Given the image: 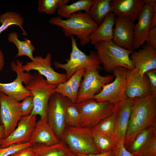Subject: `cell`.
I'll return each instance as SVG.
<instances>
[{"instance_id": "6da1fadb", "label": "cell", "mask_w": 156, "mask_h": 156, "mask_svg": "<svg viewBox=\"0 0 156 156\" xmlns=\"http://www.w3.org/2000/svg\"><path fill=\"white\" fill-rule=\"evenodd\" d=\"M156 126V94L134 100L124 142L126 149L148 127Z\"/></svg>"}, {"instance_id": "7a4b0ae2", "label": "cell", "mask_w": 156, "mask_h": 156, "mask_svg": "<svg viewBox=\"0 0 156 156\" xmlns=\"http://www.w3.org/2000/svg\"><path fill=\"white\" fill-rule=\"evenodd\" d=\"M49 22L61 27L65 37L76 36L82 46L90 42V35L98 26L88 13L80 11L72 14L69 18L65 20L58 16L52 17Z\"/></svg>"}, {"instance_id": "3957f363", "label": "cell", "mask_w": 156, "mask_h": 156, "mask_svg": "<svg viewBox=\"0 0 156 156\" xmlns=\"http://www.w3.org/2000/svg\"><path fill=\"white\" fill-rule=\"evenodd\" d=\"M94 46L100 63L107 72H113L118 67L132 70L135 69L130 57L133 51L118 46L112 40L101 41Z\"/></svg>"}, {"instance_id": "277c9868", "label": "cell", "mask_w": 156, "mask_h": 156, "mask_svg": "<svg viewBox=\"0 0 156 156\" xmlns=\"http://www.w3.org/2000/svg\"><path fill=\"white\" fill-rule=\"evenodd\" d=\"M70 37L72 50L70 58L66 60L67 62L65 64L54 61L53 64L55 68L65 70L68 80L79 69H83L84 71H87L100 69V63L96 51H91L89 55H86L78 47L76 39L74 36H71Z\"/></svg>"}, {"instance_id": "5b68a950", "label": "cell", "mask_w": 156, "mask_h": 156, "mask_svg": "<svg viewBox=\"0 0 156 156\" xmlns=\"http://www.w3.org/2000/svg\"><path fill=\"white\" fill-rule=\"evenodd\" d=\"M61 140L74 153H101L96 145L90 129L81 126L66 127Z\"/></svg>"}, {"instance_id": "8992f818", "label": "cell", "mask_w": 156, "mask_h": 156, "mask_svg": "<svg viewBox=\"0 0 156 156\" xmlns=\"http://www.w3.org/2000/svg\"><path fill=\"white\" fill-rule=\"evenodd\" d=\"M33 78L25 87L31 92L33 98L34 108L30 115H39L47 119V109L49 99L55 92L57 86L47 82L38 72L33 74Z\"/></svg>"}, {"instance_id": "52a82bcc", "label": "cell", "mask_w": 156, "mask_h": 156, "mask_svg": "<svg viewBox=\"0 0 156 156\" xmlns=\"http://www.w3.org/2000/svg\"><path fill=\"white\" fill-rule=\"evenodd\" d=\"M81 115L80 126L92 129L101 121L114 112L116 105L108 102H99L89 99L75 103Z\"/></svg>"}, {"instance_id": "ba28073f", "label": "cell", "mask_w": 156, "mask_h": 156, "mask_svg": "<svg viewBox=\"0 0 156 156\" xmlns=\"http://www.w3.org/2000/svg\"><path fill=\"white\" fill-rule=\"evenodd\" d=\"M127 69L122 67L116 68L113 72L115 77L114 81L103 86L101 91L92 99L97 102H108L115 105L125 101L127 99L125 93Z\"/></svg>"}, {"instance_id": "9c48e42d", "label": "cell", "mask_w": 156, "mask_h": 156, "mask_svg": "<svg viewBox=\"0 0 156 156\" xmlns=\"http://www.w3.org/2000/svg\"><path fill=\"white\" fill-rule=\"evenodd\" d=\"M71 101L67 97L55 92L51 96L47 109V122L56 136L62 140L67 126L66 111Z\"/></svg>"}, {"instance_id": "30bf717a", "label": "cell", "mask_w": 156, "mask_h": 156, "mask_svg": "<svg viewBox=\"0 0 156 156\" xmlns=\"http://www.w3.org/2000/svg\"><path fill=\"white\" fill-rule=\"evenodd\" d=\"M23 61L17 60L16 62H11L10 66L12 70L16 74L15 79L12 82L7 83L0 82V91L10 96L18 102L26 97L32 96L30 92L23 85L27 84L33 79V75L29 72H24L23 70Z\"/></svg>"}, {"instance_id": "8fae6325", "label": "cell", "mask_w": 156, "mask_h": 156, "mask_svg": "<svg viewBox=\"0 0 156 156\" xmlns=\"http://www.w3.org/2000/svg\"><path fill=\"white\" fill-rule=\"evenodd\" d=\"M22 116L21 103L0 91V122L5 139L15 130Z\"/></svg>"}, {"instance_id": "7c38bea8", "label": "cell", "mask_w": 156, "mask_h": 156, "mask_svg": "<svg viewBox=\"0 0 156 156\" xmlns=\"http://www.w3.org/2000/svg\"><path fill=\"white\" fill-rule=\"evenodd\" d=\"M83 77V79L80 85L76 103L92 99L101 91L103 86L112 81L114 78L111 75H101L97 69L84 71Z\"/></svg>"}, {"instance_id": "4fadbf2b", "label": "cell", "mask_w": 156, "mask_h": 156, "mask_svg": "<svg viewBox=\"0 0 156 156\" xmlns=\"http://www.w3.org/2000/svg\"><path fill=\"white\" fill-rule=\"evenodd\" d=\"M51 57L50 53H47L44 58L41 55L36 56L34 60L23 65V70L26 72L32 70L37 71L45 77L48 83L52 85L57 86L66 82L68 79L66 74L57 73L51 67Z\"/></svg>"}, {"instance_id": "5bb4252c", "label": "cell", "mask_w": 156, "mask_h": 156, "mask_svg": "<svg viewBox=\"0 0 156 156\" xmlns=\"http://www.w3.org/2000/svg\"><path fill=\"white\" fill-rule=\"evenodd\" d=\"M36 116L29 115L22 117L13 131L4 139L0 148L10 145L29 142L32 132L36 125Z\"/></svg>"}, {"instance_id": "9a60e30c", "label": "cell", "mask_w": 156, "mask_h": 156, "mask_svg": "<svg viewBox=\"0 0 156 156\" xmlns=\"http://www.w3.org/2000/svg\"><path fill=\"white\" fill-rule=\"evenodd\" d=\"M134 23L129 19L123 16L116 17L113 30V42L118 46L129 50L133 47Z\"/></svg>"}, {"instance_id": "2e32d148", "label": "cell", "mask_w": 156, "mask_h": 156, "mask_svg": "<svg viewBox=\"0 0 156 156\" xmlns=\"http://www.w3.org/2000/svg\"><path fill=\"white\" fill-rule=\"evenodd\" d=\"M126 76L125 93L127 99L134 100L152 94L145 75L142 76L135 69L133 70L127 69Z\"/></svg>"}, {"instance_id": "e0dca14e", "label": "cell", "mask_w": 156, "mask_h": 156, "mask_svg": "<svg viewBox=\"0 0 156 156\" xmlns=\"http://www.w3.org/2000/svg\"><path fill=\"white\" fill-rule=\"evenodd\" d=\"M155 12H156V9H154L149 4L146 2L137 23L133 25L134 50L139 49L146 42Z\"/></svg>"}, {"instance_id": "ac0fdd59", "label": "cell", "mask_w": 156, "mask_h": 156, "mask_svg": "<svg viewBox=\"0 0 156 156\" xmlns=\"http://www.w3.org/2000/svg\"><path fill=\"white\" fill-rule=\"evenodd\" d=\"M135 69L143 76L147 71L156 69V50L146 44L130 54Z\"/></svg>"}, {"instance_id": "d6986e66", "label": "cell", "mask_w": 156, "mask_h": 156, "mask_svg": "<svg viewBox=\"0 0 156 156\" xmlns=\"http://www.w3.org/2000/svg\"><path fill=\"white\" fill-rule=\"evenodd\" d=\"M145 3V0H111L110 12L134 23L138 20Z\"/></svg>"}, {"instance_id": "ffe728a7", "label": "cell", "mask_w": 156, "mask_h": 156, "mask_svg": "<svg viewBox=\"0 0 156 156\" xmlns=\"http://www.w3.org/2000/svg\"><path fill=\"white\" fill-rule=\"evenodd\" d=\"M60 141L48 124L47 120L40 118L37 121L29 142L32 145L37 144L52 145L58 143Z\"/></svg>"}, {"instance_id": "44dd1931", "label": "cell", "mask_w": 156, "mask_h": 156, "mask_svg": "<svg viewBox=\"0 0 156 156\" xmlns=\"http://www.w3.org/2000/svg\"><path fill=\"white\" fill-rule=\"evenodd\" d=\"M134 100L127 99L119 109L114 138L116 145L124 143Z\"/></svg>"}, {"instance_id": "7402d4cb", "label": "cell", "mask_w": 156, "mask_h": 156, "mask_svg": "<svg viewBox=\"0 0 156 156\" xmlns=\"http://www.w3.org/2000/svg\"><path fill=\"white\" fill-rule=\"evenodd\" d=\"M116 16L111 12H109L102 22L90 35V43L93 45L102 41L112 40L113 27Z\"/></svg>"}, {"instance_id": "603a6c76", "label": "cell", "mask_w": 156, "mask_h": 156, "mask_svg": "<svg viewBox=\"0 0 156 156\" xmlns=\"http://www.w3.org/2000/svg\"><path fill=\"white\" fill-rule=\"evenodd\" d=\"M123 102L116 105V108L113 114L102 120L90 129L93 135L96 134H103L114 139L118 109Z\"/></svg>"}, {"instance_id": "cb8c5ba5", "label": "cell", "mask_w": 156, "mask_h": 156, "mask_svg": "<svg viewBox=\"0 0 156 156\" xmlns=\"http://www.w3.org/2000/svg\"><path fill=\"white\" fill-rule=\"evenodd\" d=\"M33 156H66L70 151L62 141L57 144L46 145L37 144L32 145Z\"/></svg>"}, {"instance_id": "d4e9b609", "label": "cell", "mask_w": 156, "mask_h": 156, "mask_svg": "<svg viewBox=\"0 0 156 156\" xmlns=\"http://www.w3.org/2000/svg\"><path fill=\"white\" fill-rule=\"evenodd\" d=\"M18 33L15 31L10 33L8 37V40L10 42L13 43L16 47L18 53L16 57L26 56L31 60H34L33 53L35 49L31 41L27 38H24V40L21 41L18 38Z\"/></svg>"}, {"instance_id": "484cf974", "label": "cell", "mask_w": 156, "mask_h": 156, "mask_svg": "<svg viewBox=\"0 0 156 156\" xmlns=\"http://www.w3.org/2000/svg\"><path fill=\"white\" fill-rule=\"evenodd\" d=\"M111 0H93L88 14L98 25L110 12Z\"/></svg>"}, {"instance_id": "4316f807", "label": "cell", "mask_w": 156, "mask_h": 156, "mask_svg": "<svg viewBox=\"0 0 156 156\" xmlns=\"http://www.w3.org/2000/svg\"><path fill=\"white\" fill-rule=\"evenodd\" d=\"M93 0H79L69 5H65L59 8L57 10L58 16L66 19L71 15L81 10L88 14L92 4Z\"/></svg>"}, {"instance_id": "83f0119b", "label": "cell", "mask_w": 156, "mask_h": 156, "mask_svg": "<svg viewBox=\"0 0 156 156\" xmlns=\"http://www.w3.org/2000/svg\"><path fill=\"white\" fill-rule=\"evenodd\" d=\"M24 22L23 17L19 13L12 11H7L0 15V35L9 27L13 25L18 26L22 30V34L25 36L27 34L23 27Z\"/></svg>"}, {"instance_id": "f1b7e54d", "label": "cell", "mask_w": 156, "mask_h": 156, "mask_svg": "<svg viewBox=\"0 0 156 156\" xmlns=\"http://www.w3.org/2000/svg\"><path fill=\"white\" fill-rule=\"evenodd\" d=\"M155 133L156 126L147 127L136 136L127 150L132 154L136 152L148 143Z\"/></svg>"}, {"instance_id": "f546056e", "label": "cell", "mask_w": 156, "mask_h": 156, "mask_svg": "<svg viewBox=\"0 0 156 156\" xmlns=\"http://www.w3.org/2000/svg\"><path fill=\"white\" fill-rule=\"evenodd\" d=\"M70 0H39L38 1V11L52 15L60 7L68 4Z\"/></svg>"}, {"instance_id": "4dcf8cb0", "label": "cell", "mask_w": 156, "mask_h": 156, "mask_svg": "<svg viewBox=\"0 0 156 156\" xmlns=\"http://www.w3.org/2000/svg\"><path fill=\"white\" fill-rule=\"evenodd\" d=\"M81 118L80 111L74 103L70 101L66 111V122L67 127L80 126Z\"/></svg>"}, {"instance_id": "1f68e13d", "label": "cell", "mask_w": 156, "mask_h": 156, "mask_svg": "<svg viewBox=\"0 0 156 156\" xmlns=\"http://www.w3.org/2000/svg\"><path fill=\"white\" fill-rule=\"evenodd\" d=\"M93 137L96 145L101 153L113 150L116 146L114 139L107 135L96 134Z\"/></svg>"}, {"instance_id": "d6a6232c", "label": "cell", "mask_w": 156, "mask_h": 156, "mask_svg": "<svg viewBox=\"0 0 156 156\" xmlns=\"http://www.w3.org/2000/svg\"><path fill=\"white\" fill-rule=\"evenodd\" d=\"M132 154L133 156H156V133L148 143Z\"/></svg>"}, {"instance_id": "836d02e7", "label": "cell", "mask_w": 156, "mask_h": 156, "mask_svg": "<svg viewBox=\"0 0 156 156\" xmlns=\"http://www.w3.org/2000/svg\"><path fill=\"white\" fill-rule=\"evenodd\" d=\"M55 92L67 97L72 103H75L72 89L68 80L57 85L55 89Z\"/></svg>"}, {"instance_id": "e575fe53", "label": "cell", "mask_w": 156, "mask_h": 156, "mask_svg": "<svg viewBox=\"0 0 156 156\" xmlns=\"http://www.w3.org/2000/svg\"><path fill=\"white\" fill-rule=\"evenodd\" d=\"M84 72V69H79L75 73L68 79L72 89L74 98L75 101L80 81Z\"/></svg>"}, {"instance_id": "d590c367", "label": "cell", "mask_w": 156, "mask_h": 156, "mask_svg": "<svg viewBox=\"0 0 156 156\" xmlns=\"http://www.w3.org/2000/svg\"><path fill=\"white\" fill-rule=\"evenodd\" d=\"M32 146V145L28 142L13 144L4 148H0V156H10L22 149Z\"/></svg>"}, {"instance_id": "8d00e7d4", "label": "cell", "mask_w": 156, "mask_h": 156, "mask_svg": "<svg viewBox=\"0 0 156 156\" xmlns=\"http://www.w3.org/2000/svg\"><path fill=\"white\" fill-rule=\"evenodd\" d=\"M22 101L21 103V109L23 116L29 115L34 108L33 96H28Z\"/></svg>"}, {"instance_id": "74e56055", "label": "cell", "mask_w": 156, "mask_h": 156, "mask_svg": "<svg viewBox=\"0 0 156 156\" xmlns=\"http://www.w3.org/2000/svg\"><path fill=\"white\" fill-rule=\"evenodd\" d=\"M146 76L152 94H156V69L147 72Z\"/></svg>"}, {"instance_id": "f35d334b", "label": "cell", "mask_w": 156, "mask_h": 156, "mask_svg": "<svg viewBox=\"0 0 156 156\" xmlns=\"http://www.w3.org/2000/svg\"><path fill=\"white\" fill-rule=\"evenodd\" d=\"M124 143L116 145L113 149L115 156H133L125 148Z\"/></svg>"}, {"instance_id": "ab89813d", "label": "cell", "mask_w": 156, "mask_h": 156, "mask_svg": "<svg viewBox=\"0 0 156 156\" xmlns=\"http://www.w3.org/2000/svg\"><path fill=\"white\" fill-rule=\"evenodd\" d=\"M145 42L146 44L156 50V27L150 29Z\"/></svg>"}, {"instance_id": "60d3db41", "label": "cell", "mask_w": 156, "mask_h": 156, "mask_svg": "<svg viewBox=\"0 0 156 156\" xmlns=\"http://www.w3.org/2000/svg\"><path fill=\"white\" fill-rule=\"evenodd\" d=\"M34 151L32 146L22 149L10 156H33Z\"/></svg>"}, {"instance_id": "b9f144b4", "label": "cell", "mask_w": 156, "mask_h": 156, "mask_svg": "<svg viewBox=\"0 0 156 156\" xmlns=\"http://www.w3.org/2000/svg\"><path fill=\"white\" fill-rule=\"evenodd\" d=\"M78 156H115L113 150L101 153L99 154H85L79 153H75Z\"/></svg>"}, {"instance_id": "7bdbcfd3", "label": "cell", "mask_w": 156, "mask_h": 156, "mask_svg": "<svg viewBox=\"0 0 156 156\" xmlns=\"http://www.w3.org/2000/svg\"><path fill=\"white\" fill-rule=\"evenodd\" d=\"M5 65L4 55L0 47V71L3 68Z\"/></svg>"}, {"instance_id": "ee69618b", "label": "cell", "mask_w": 156, "mask_h": 156, "mask_svg": "<svg viewBox=\"0 0 156 156\" xmlns=\"http://www.w3.org/2000/svg\"><path fill=\"white\" fill-rule=\"evenodd\" d=\"M5 139V135L3 129L0 124V145Z\"/></svg>"}, {"instance_id": "f6af8a7d", "label": "cell", "mask_w": 156, "mask_h": 156, "mask_svg": "<svg viewBox=\"0 0 156 156\" xmlns=\"http://www.w3.org/2000/svg\"><path fill=\"white\" fill-rule=\"evenodd\" d=\"M66 156H78L75 153L70 151Z\"/></svg>"}]
</instances>
